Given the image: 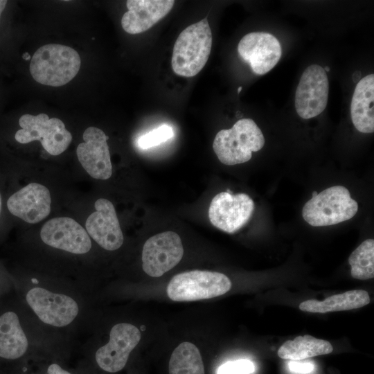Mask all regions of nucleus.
Returning <instances> with one entry per match:
<instances>
[{"instance_id":"f257e3e1","label":"nucleus","mask_w":374,"mask_h":374,"mask_svg":"<svg viewBox=\"0 0 374 374\" xmlns=\"http://www.w3.org/2000/svg\"><path fill=\"white\" fill-rule=\"evenodd\" d=\"M212 33L207 18L186 28L175 43L171 65L179 76L196 75L206 64L212 46Z\"/></svg>"},{"instance_id":"f03ea898","label":"nucleus","mask_w":374,"mask_h":374,"mask_svg":"<svg viewBox=\"0 0 374 374\" xmlns=\"http://www.w3.org/2000/svg\"><path fill=\"white\" fill-rule=\"evenodd\" d=\"M81 60L73 48L49 44L39 47L33 55L30 72L36 82L60 87L70 82L78 73Z\"/></svg>"},{"instance_id":"7ed1b4c3","label":"nucleus","mask_w":374,"mask_h":374,"mask_svg":"<svg viewBox=\"0 0 374 374\" xmlns=\"http://www.w3.org/2000/svg\"><path fill=\"white\" fill-rule=\"evenodd\" d=\"M265 138L260 129L251 118L238 120L229 130L219 131L213 148L220 162L235 165L249 161L253 152L260 150Z\"/></svg>"},{"instance_id":"20e7f679","label":"nucleus","mask_w":374,"mask_h":374,"mask_svg":"<svg viewBox=\"0 0 374 374\" xmlns=\"http://www.w3.org/2000/svg\"><path fill=\"white\" fill-rule=\"evenodd\" d=\"M358 211L357 202L343 186L328 188L304 205L302 216L313 226L334 225L353 217Z\"/></svg>"},{"instance_id":"39448f33","label":"nucleus","mask_w":374,"mask_h":374,"mask_svg":"<svg viewBox=\"0 0 374 374\" xmlns=\"http://www.w3.org/2000/svg\"><path fill=\"white\" fill-rule=\"evenodd\" d=\"M231 288V282L224 274L193 270L173 276L168 285L167 294L175 301H192L221 296Z\"/></svg>"},{"instance_id":"423d86ee","label":"nucleus","mask_w":374,"mask_h":374,"mask_svg":"<svg viewBox=\"0 0 374 374\" xmlns=\"http://www.w3.org/2000/svg\"><path fill=\"white\" fill-rule=\"evenodd\" d=\"M21 129L17 131L15 140L23 144L39 141L44 150L56 156L64 152L72 141L71 134L59 118L41 113L36 116L24 114L19 119Z\"/></svg>"},{"instance_id":"0eeeda50","label":"nucleus","mask_w":374,"mask_h":374,"mask_svg":"<svg viewBox=\"0 0 374 374\" xmlns=\"http://www.w3.org/2000/svg\"><path fill=\"white\" fill-rule=\"evenodd\" d=\"M26 300L41 321L55 327L70 324L79 312L78 305L73 298L42 287L29 290Z\"/></svg>"},{"instance_id":"6e6552de","label":"nucleus","mask_w":374,"mask_h":374,"mask_svg":"<svg viewBox=\"0 0 374 374\" xmlns=\"http://www.w3.org/2000/svg\"><path fill=\"white\" fill-rule=\"evenodd\" d=\"M254 207L253 199L245 193L221 192L211 200L208 218L215 227L233 233L248 222Z\"/></svg>"},{"instance_id":"1a4fd4ad","label":"nucleus","mask_w":374,"mask_h":374,"mask_svg":"<svg viewBox=\"0 0 374 374\" xmlns=\"http://www.w3.org/2000/svg\"><path fill=\"white\" fill-rule=\"evenodd\" d=\"M184 248L179 235L168 231L150 237L142 250V268L150 276L159 277L181 260Z\"/></svg>"},{"instance_id":"9d476101","label":"nucleus","mask_w":374,"mask_h":374,"mask_svg":"<svg viewBox=\"0 0 374 374\" xmlns=\"http://www.w3.org/2000/svg\"><path fill=\"white\" fill-rule=\"evenodd\" d=\"M329 83L326 71L312 64L303 71L295 93V108L303 119L314 118L326 109Z\"/></svg>"},{"instance_id":"9b49d317","label":"nucleus","mask_w":374,"mask_h":374,"mask_svg":"<svg viewBox=\"0 0 374 374\" xmlns=\"http://www.w3.org/2000/svg\"><path fill=\"white\" fill-rule=\"evenodd\" d=\"M141 339V332L134 325L120 323L109 332V340L95 354L98 366L108 373H116L126 365L130 354Z\"/></svg>"},{"instance_id":"f8f14e48","label":"nucleus","mask_w":374,"mask_h":374,"mask_svg":"<svg viewBox=\"0 0 374 374\" xmlns=\"http://www.w3.org/2000/svg\"><path fill=\"white\" fill-rule=\"evenodd\" d=\"M238 52L242 59L250 65L254 73L264 75L278 62L282 48L279 41L273 35L265 32H252L240 39Z\"/></svg>"},{"instance_id":"ddd939ff","label":"nucleus","mask_w":374,"mask_h":374,"mask_svg":"<svg viewBox=\"0 0 374 374\" xmlns=\"http://www.w3.org/2000/svg\"><path fill=\"white\" fill-rule=\"evenodd\" d=\"M40 237L46 244L72 253H86L91 248L87 231L70 217L49 220L42 226Z\"/></svg>"},{"instance_id":"4468645a","label":"nucleus","mask_w":374,"mask_h":374,"mask_svg":"<svg viewBox=\"0 0 374 374\" xmlns=\"http://www.w3.org/2000/svg\"><path fill=\"white\" fill-rule=\"evenodd\" d=\"M107 139L102 130L89 127L83 133L84 142L77 147L76 154L80 164L96 179L106 180L112 175Z\"/></svg>"},{"instance_id":"2eb2a0df","label":"nucleus","mask_w":374,"mask_h":374,"mask_svg":"<svg viewBox=\"0 0 374 374\" xmlns=\"http://www.w3.org/2000/svg\"><path fill=\"white\" fill-rule=\"evenodd\" d=\"M94 206L96 211L85 222L88 235L106 250L119 249L124 238L113 204L107 199L100 198L96 201Z\"/></svg>"},{"instance_id":"dca6fc26","label":"nucleus","mask_w":374,"mask_h":374,"mask_svg":"<svg viewBox=\"0 0 374 374\" xmlns=\"http://www.w3.org/2000/svg\"><path fill=\"white\" fill-rule=\"evenodd\" d=\"M51 197L48 189L39 184L30 183L13 193L7 201L13 215L30 224H36L51 212Z\"/></svg>"},{"instance_id":"f3484780","label":"nucleus","mask_w":374,"mask_h":374,"mask_svg":"<svg viewBox=\"0 0 374 374\" xmlns=\"http://www.w3.org/2000/svg\"><path fill=\"white\" fill-rule=\"evenodd\" d=\"M173 0H127L128 11L122 17L121 26L130 34L148 30L172 9Z\"/></svg>"},{"instance_id":"a211bd4d","label":"nucleus","mask_w":374,"mask_h":374,"mask_svg":"<svg viewBox=\"0 0 374 374\" xmlns=\"http://www.w3.org/2000/svg\"><path fill=\"white\" fill-rule=\"evenodd\" d=\"M374 75L359 80L354 90L350 115L355 127L362 133L374 132Z\"/></svg>"},{"instance_id":"6ab92c4d","label":"nucleus","mask_w":374,"mask_h":374,"mask_svg":"<svg viewBox=\"0 0 374 374\" xmlns=\"http://www.w3.org/2000/svg\"><path fill=\"white\" fill-rule=\"evenodd\" d=\"M28 341L18 315L7 311L0 315V359L16 360L23 357Z\"/></svg>"},{"instance_id":"aec40b11","label":"nucleus","mask_w":374,"mask_h":374,"mask_svg":"<svg viewBox=\"0 0 374 374\" xmlns=\"http://www.w3.org/2000/svg\"><path fill=\"white\" fill-rule=\"evenodd\" d=\"M369 303L370 296L366 291L355 290L330 296L323 301H305L299 304V309L309 312L326 313L357 309Z\"/></svg>"},{"instance_id":"412c9836","label":"nucleus","mask_w":374,"mask_h":374,"mask_svg":"<svg viewBox=\"0 0 374 374\" xmlns=\"http://www.w3.org/2000/svg\"><path fill=\"white\" fill-rule=\"evenodd\" d=\"M332 350L333 347L329 341L306 335L286 341L277 354L281 359L298 361L329 354Z\"/></svg>"},{"instance_id":"4be33fe9","label":"nucleus","mask_w":374,"mask_h":374,"mask_svg":"<svg viewBox=\"0 0 374 374\" xmlns=\"http://www.w3.org/2000/svg\"><path fill=\"white\" fill-rule=\"evenodd\" d=\"M168 369L169 374H204L199 349L190 342L180 344L170 356Z\"/></svg>"},{"instance_id":"5701e85b","label":"nucleus","mask_w":374,"mask_h":374,"mask_svg":"<svg viewBox=\"0 0 374 374\" xmlns=\"http://www.w3.org/2000/svg\"><path fill=\"white\" fill-rule=\"evenodd\" d=\"M348 262L350 274L359 280L374 277V240L367 239L360 244L350 255Z\"/></svg>"},{"instance_id":"b1692460","label":"nucleus","mask_w":374,"mask_h":374,"mask_svg":"<svg viewBox=\"0 0 374 374\" xmlns=\"http://www.w3.org/2000/svg\"><path fill=\"white\" fill-rule=\"evenodd\" d=\"M173 136L174 130L172 127L163 124L140 136L136 140V145L140 149L146 150L157 146Z\"/></svg>"},{"instance_id":"393cba45","label":"nucleus","mask_w":374,"mask_h":374,"mask_svg":"<svg viewBox=\"0 0 374 374\" xmlns=\"http://www.w3.org/2000/svg\"><path fill=\"white\" fill-rule=\"evenodd\" d=\"M255 364L247 359L229 361L220 365L217 374H251L255 371Z\"/></svg>"},{"instance_id":"a878e982","label":"nucleus","mask_w":374,"mask_h":374,"mask_svg":"<svg viewBox=\"0 0 374 374\" xmlns=\"http://www.w3.org/2000/svg\"><path fill=\"white\" fill-rule=\"evenodd\" d=\"M290 371L300 374L310 373L314 370V365L312 362H300L290 360L288 363Z\"/></svg>"},{"instance_id":"bb28decb","label":"nucleus","mask_w":374,"mask_h":374,"mask_svg":"<svg viewBox=\"0 0 374 374\" xmlns=\"http://www.w3.org/2000/svg\"><path fill=\"white\" fill-rule=\"evenodd\" d=\"M46 374H71L67 370L63 368L57 363H52L48 365Z\"/></svg>"},{"instance_id":"cd10ccee","label":"nucleus","mask_w":374,"mask_h":374,"mask_svg":"<svg viewBox=\"0 0 374 374\" xmlns=\"http://www.w3.org/2000/svg\"><path fill=\"white\" fill-rule=\"evenodd\" d=\"M8 3V1L6 0H0V18H1V15L3 11V10L5 9V7L6 6Z\"/></svg>"},{"instance_id":"c85d7f7f","label":"nucleus","mask_w":374,"mask_h":374,"mask_svg":"<svg viewBox=\"0 0 374 374\" xmlns=\"http://www.w3.org/2000/svg\"><path fill=\"white\" fill-rule=\"evenodd\" d=\"M24 59L28 60L30 58V55L28 53H25V54L23 55Z\"/></svg>"},{"instance_id":"c756f323","label":"nucleus","mask_w":374,"mask_h":374,"mask_svg":"<svg viewBox=\"0 0 374 374\" xmlns=\"http://www.w3.org/2000/svg\"><path fill=\"white\" fill-rule=\"evenodd\" d=\"M318 195V193L317 191H313L312 192V197L317 196Z\"/></svg>"},{"instance_id":"7c9ffc66","label":"nucleus","mask_w":374,"mask_h":374,"mask_svg":"<svg viewBox=\"0 0 374 374\" xmlns=\"http://www.w3.org/2000/svg\"><path fill=\"white\" fill-rule=\"evenodd\" d=\"M325 71H330V68L328 66H326L325 69H324Z\"/></svg>"},{"instance_id":"2f4dec72","label":"nucleus","mask_w":374,"mask_h":374,"mask_svg":"<svg viewBox=\"0 0 374 374\" xmlns=\"http://www.w3.org/2000/svg\"><path fill=\"white\" fill-rule=\"evenodd\" d=\"M1 197L0 195V213H1Z\"/></svg>"},{"instance_id":"473e14b6","label":"nucleus","mask_w":374,"mask_h":374,"mask_svg":"<svg viewBox=\"0 0 374 374\" xmlns=\"http://www.w3.org/2000/svg\"><path fill=\"white\" fill-rule=\"evenodd\" d=\"M242 89V87H240L238 89V93H239Z\"/></svg>"}]
</instances>
